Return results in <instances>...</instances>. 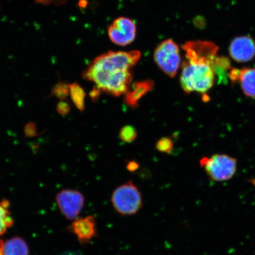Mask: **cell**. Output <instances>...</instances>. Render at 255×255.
Returning a JSON list of instances; mask_svg holds the SVG:
<instances>
[{"mask_svg": "<svg viewBox=\"0 0 255 255\" xmlns=\"http://www.w3.org/2000/svg\"><path fill=\"white\" fill-rule=\"evenodd\" d=\"M51 95L55 96L60 100H66L69 95V84L65 82H59L54 86Z\"/></svg>", "mask_w": 255, "mask_h": 255, "instance_id": "16", "label": "cell"}, {"mask_svg": "<svg viewBox=\"0 0 255 255\" xmlns=\"http://www.w3.org/2000/svg\"><path fill=\"white\" fill-rule=\"evenodd\" d=\"M120 136L124 142H132L136 138L137 132L135 128L131 126H124L120 130Z\"/></svg>", "mask_w": 255, "mask_h": 255, "instance_id": "17", "label": "cell"}, {"mask_svg": "<svg viewBox=\"0 0 255 255\" xmlns=\"http://www.w3.org/2000/svg\"><path fill=\"white\" fill-rule=\"evenodd\" d=\"M132 85L131 89L125 95L124 101L128 106L135 109L138 107L139 101L153 90L155 84L152 80H145L133 83Z\"/></svg>", "mask_w": 255, "mask_h": 255, "instance_id": "12", "label": "cell"}, {"mask_svg": "<svg viewBox=\"0 0 255 255\" xmlns=\"http://www.w3.org/2000/svg\"><path fill=\"white\" fill-rule=\"evenodd\" d=\"M141 56L138 50L109 51L92 60L82 76L94 82L102 92L119 97L129 91L132 81L131 69Z\"/></svg>", "mask_w": 255, "mask_h": 255, "instance_id": "1", "label": "cell"}, {"mask_svg": "<svg viewBox=\"0 0 255 255\" xmlns=\"http://www.w3.org/2000/svg\"><path fill=\"white\" fill-rule=\"evenodd\" d=\"M229 53L236 62H250L255 56V41L248 36L235 37L229 46Z\"/></svg>", "mask_w": 255, "mask_h": 255, "instance_id": "9", "label": "cell"}, {"mask_svg": "<svg viewBox=\"0 0 255 255\" xmlns=\"http://www.w3.org/2000/svg\"><path fill=\"white\" fill-rule=\"evenodd\" d=\"M127 169L129 171H135L139 167V165L135 161H130L127 164Z\"/></svg>", "mask_w": 255, "mask_h": 255, "instance_id": "23", "label": "cell"}, {"mask_svg": "<svg viewBox=\"0 0 255 255\" xmlns=\"http://www.w3.org/2000/svg\"><path fill=\"white\" fill-rule=\"evenodd\" d=\"M200 162L209 177L216 181L231 179L237 171V159L227 155L216 154L211 157H204Z\"/></svg>", "mask_w": 255, "mask_h": 255, "instance_id": "4", "label": "cell"}, {"mask_svg": "<svg viewBox=\"0 0 255 255\" xmlns=\"http://www.w3.org/2000/svg\"><path fill=\"white\" fill-rule=\"evenodd\" d=\"M24 132L25 135L28 137H33L37 135L36 127L33 123H29L25 127Z\"/></svg>", "mask_w": 255, "mask_h": 255, "instance_id": "20", "label": "cell"}, {"mask_svg": "<svg viewBox=\"0 0 255 255\" xmlns=\"http://www.w3.org/2000/svg\"><path fill=\"white\" fill-rule=\"evenodd\" d=\"M111 201L114 208L123 216L136 214L142 206L141 193L131 181H127L116 188Z\"/></svg>", "mask_w": 255, "mask_h": 255, "instance_id": "3", "label": "cell"}, {"mask_svg": "<svg viewBox=\"0 0 255 255\" xmlns=\"http://www.w3.org/2000/svg\"><path fill=\"white\" fill-rule=\"evenodd\" d=\"M185 56L195 57L212 63L218 53L219 47L209 41L191 40L187 41L182 46Z\"/></svg>", "mask_w": 255, "mask_h": 255, "instance_id": "8", "label": "cell"}, {"mask_svg": "<svg viewBox=\"0 0 255 255\" xmlns=\"http://www.w3.org/2000/svg\"><path fill=\"white\" fill-rule=\"evenodd\" d=\"M4 255H28L27 245L20 238L9 239L4 244Z\"/></svg>", "mask_w": 255, "mask_h": 255, "instance_id": "13", "label": "cell"}, {"mask_svg": "<svg viewBox=\"0 0 255 255\" xmlns=\"http://www.w3.org/2000/svg\"><path fill=\"white\" fill-rule=\"evenodd\" d=\"M69 95L73 103L82 112L85 110L86 93L84 89L77 82L69 84Z\"/></svg>", "mask_w": 255, "mask_h": 255, "instance_id": "14", "label": "cell"}, {"mask_svg": "<svg viewBox=\"0 0 255 255\" xmlns=\"http://www.w3.org/2000/svg\"><path fill=\"white\" fill-rule=\"evenodd\" d=\"M4 244L2 240H0V255H4Z\"/></svg>", "mask_w": 255, "mask_h": 255, "instance_id": "24", "label": "cell"}, {"mask_svg": "<svg viewBox=\"0 0 255 255\" xmlns=\"http://www.w3.org/2000/svg\"><path fill=\"white\" fill-rule=\"evenodd\" d=\"M102 92L100 89H98L97 87H94L93 89L91 91L90 97L94 102H95L97 100H98L99 97H100V95L102 94Z\"/></svg>", "mask_w": 255, "mask_h": 255, "instance_id": "21", "label": "cell"}, {"mask_svg": "<svg viewBox=\"0 0 255 255\" xmlns=\"http://www.w3.org/2000/svg\"><path fill=\"white\" fill-rule=\"evenodd\" d=\"M215 78L211 64L205 60L185 57L180 76V84L185 93L206 94L214 85Z\"/></svg>", "mask_w": 255, "mask_h": 255, "instance_id": "2", "label": "cell"}, {"mask_svg": "<svg viewBox=\"0 0 255 255\" xmlns=\"http://www.w3.org/2000/svg\"><path fill=\"white\" fill-rule=\"evenodd\" d=\"M57 205L64 216L69 220H74L81 212L85 205L83 194L75 190H63L56 197Z\"/></svg>", "mask_w": 255, "mask_h": 255, "instance_id": "7", "label": "cell"}, {"mask_svg": "<svg viewBox=\"0 0 255 255\" xmlns=\"http://www.w3.org/2000/svg\"><path fill=\"white\" fill-rule=\"evenodd\" d=\"M228 76L232 82H239L247 97L255 98V68H233L228 73Z\"/></svg>", "mask_w": 255, "mask_h": 255, "instance_id": "11", "label": "cell"}, {"mask_svg": "<svg viewBox=\"0 0 255 255\" xmlns=\"http://www.w3.org/2000/svg\"><path fill=\"white\" fill-rule=\"evenodd\" d=\"M69 229L82 244H88L97 234L95 217L89 215L77 219L69 226Z\"/></svg>", "mask_w": 255, "mask_h": 255, "instance_id": "10", "label": "cell"}, {"mask_svg": "<svg viewBox=\"0 0 255 255\" xmlns=\"http://www.w3.org/2000/svg\"><path fill=\"white\" fill-rule=\"evenodd\" d=\"M34 1L38 3H40V4L49 5L62 2L63 1H65V0H34Z\"/></svg>", "mask_w": 255, "mask_h": 255, "instance_id": "22", "label": "cell"}, {"mask_svg": "<svg viewBox=\"0 0 255 255\" xmlns=\"http://www.w3.org/2000/svg\"><path fill=\"white\" fill-rule=\"evenodd\" d=\"M8 202L6 200L0 202V236L4 234L13 225V219L8 210Z\"/></svg>", "mask_w": 255, "mask_h": 255, "instance_id": "15", "label": "cell"}, {"mask_svg": "<svg viewBox=\"0 0 255 255\" xmlns=\"http://www.w3.org/2000/svg\"><path fill=\"white\" fill-rule=\"evenodd\" d=\"M136 27L130 18L121 17L115 20L108 28V36L112 42L126 46L133 42L136 37Z\"/></svg>", "mask_w": 255, "mask_h": 255, "instance_id": "6", "label": "cell"}, {"mask_svg": "<svg viewBox=\"0 0 255 255\" xmlns=\"http://www.w3.org/2000/svg\"><path fill=\"white\" fill-rule=\"evenodd\" d=\"M155 146L158 151L170 154L173 151L174 143L171 138L162 137L158 140Z\"/></svg>", "mask_w": 255, "mask_h": 255, "instance_id": "18", "label": "cell"}, {"mask_svg": "<svg viewBox=\"0 0 255 255\" xmlns=\"http://www.w3.org/2000/svg\"><path fill=\"white\" fill-rule=\"evenodd\" d=\"M56 110L58 114L62 116H65L71 111V106L65 100H61L57 104Z\"/></svg>", "mask_w": 255, "mask_h": 255, "instance_id": "19", "label": "cell"}, {"mask_svg": "<svg viewBox=\"0 0 255 255\" xmlns=\"http://www.w3.org/2000/svg\"><path fill=\"white\" fill-rule=\"evenodd\" d=\"M154 57L156 64L169 77L176 76L181 57L179 47L173 40L167 39L159 44L156 48Z\"/></svg>", "mask_w": 255, "mask_h": 255, "instance_id": "5", "label": "cell"}]
</instances>
